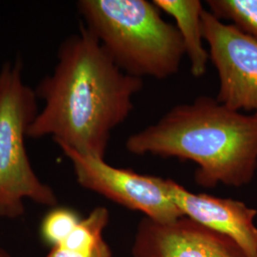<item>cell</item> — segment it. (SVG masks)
<instances>
[{"instance_id":"6da1fadb","label":"cell","mask_w":257,"mask_h":257,"mask_svg":"<svg viewBox=\"0 0 257 257\" xmlns=\"http://www.w3.org/2000/svg\"><path fill=\"white\" fill-rule=\"evenodd\" d=\"M143 79L124 73L85 27L66 38L53 74L35 91L45 105L28 138L52 137L58 146L105 159L110 136L134 110Z\"/></svg>"},{"instance_id":"7a4b0ae2","label":"cell","mask_w":257,"mask_h":257,"mask_svg":"<svg viewBox=\"0 0 257 257\" xmlns=\"http://www.w3.org/2000/svg\"><path fill=\"white\" fill-rule=\"evenodd\" d=\"M133 155L190 160L195 181L240 188L257 170V114L232 110L208 95L176 105L154 125L128 137Z\"/></svg>"},{"instance_id":"3957f363","label":"cell","mask_w":257,"mask_h":257,"mask_svg":"<svg viewBox=\"0 0 257 257\" xmlns=\"http://www.w3.org/2000/svg\"><path fill=\"white\" fill-rule=\"evenodd\" d=\"M85 28L120 69L143 79H167L179 72L185 54L175 25L148 0H80Z\"/></svg>"},{"instance_id":"277c9868","label":"cell","mask_w":257,"mask_h":257,"mask_svg":"<svg viewBox=\"0 0 257 257\" xmlns=\"http://www.w3.org/2000/svg\"><path fill=\"white\" fill-rule=\"evenodd\" d=\"M20 59L0 70V218L19 219L25 201L57 206L54 189L42 182L28 156L25 138L38 113L37 96L23 81Z\"/></svg>"},{"instance_id":"5b68a950","label":"cell","mask_w":257,"mask_h":257,"mask_svg":"<svg viewBox=\"0 0 257 257\" xmlns=\"http://www.w3.org/2000/svg\"><path fill=\"white\" fill-rule=\"evenodd\" d=\"M71 161L77 183L152 220L171 222L184 216L173 201L168 179L139 175L108 164L105 159L59 146Z\"/></svg>"},{"instance_id":"8992f818","label":"cell","mask_w":257,"mask_h":257,"mask_svg":"<svg viewBox=\"0 0 257 257\" xmlns=\"http://www.w3.org/2000/svg\"><path fill=\"white\" fill-rule=\"evenodd\" d=\"M202 25L219 78L216 100L230 110L257 114V40L207 10L203 12Z\"/></svg>"},{"instance_id":"52a82bcc","label":"cell","mask_w":257,"mask_h":257,"mask_svg":"<svg viewBox=\"0 0 257 257\" xmlns=\"http://www.w3.org/2000/svg\"><path fill=\"white\" fill-rule=\"evenodd\" d=\"M133 257H249L227 235L187 216L171 222L144 217L138 224Z\"/></svg>"},{"instance_id":"ba28073f","label":"cell","mask_w":257,"mask_h":257,"mask_svg":"<svg viewBox=\"0 0 257 257\" xmlns=\"http://www.w3.org/2000/svg\"><path fill=\"white\" fill-rule=\"evenodd\" d=\"M170 193L184 216L235 241L249 257H257V211L245 203L194 193L168 179Z\"/></svg>"},{"instance_id":"9c48e42d","label":"cell","mask_w":257,"mask_h":257,"mask_svg":"<svg viewBox=\"0 0 257 257\" xmlns=\"http://www.w3.org/2000/svg\"><path fill=\"white\" fill-rule=\"evenodd\" d=\"M156 7L170 15L176 22V29L183 41L191 73L200 77L206 73L210 59L209 51L204 47L202 14L204 7L199 0H154Z\"/></svg>"},{"instance_id":"30bf717a","label":"cell","mask_w":257,"mask_h":257,"mask_svg":"<svg viewBox=\"0 0 257 257\" xmlns=\"http://www.w3.org/2000/svg\"><path fill=\"white\" fill-rule=\"evenodd\" d=\"M209 12L257 40V0H208Z\"/></svg>"},{"instance_id":"8fae6325","label":"cell","mask_w":257,"mask_h":257,"mask_svg":"<svg viewBox=\"0 0 257 257\" xmlns=\"http://www.w3.org/2000/svg\"><path fill=\"white\" fill-rule=\"evenodd\" d=\"M82 218L77 211L68 207H53L40 224V236L51 248L60 246Z\"/></svg>"},{"instance_id":"7c38bea8","label":"cell","mask_w":257,"mask_h":257,"mask_svg":"<svg viewBox=\"0 0 257 257\" xmlns=\"http://www.w3.org/2000/svg\"><path fill=\"white\" fill-rule=\"evenodd\" d=\"M45 257H112V253L108 243L104 241L98 247L89 251H73L59 247L51 248Z\"/></svg>"},{"instance_id":"4fadbf2b","label":"cell","mask_w":257,"mask_h":257,"mask_svg":"<svg viewBox=\"0 0 257 257\" xmlns=\"http://www.w3.org/2000/svg\"><path fill=\"white\" fill-rule=\"evenodd\" d=\"M0 257H13L9 251L5 248H0Z\"/></svg>"}]
</instances>
